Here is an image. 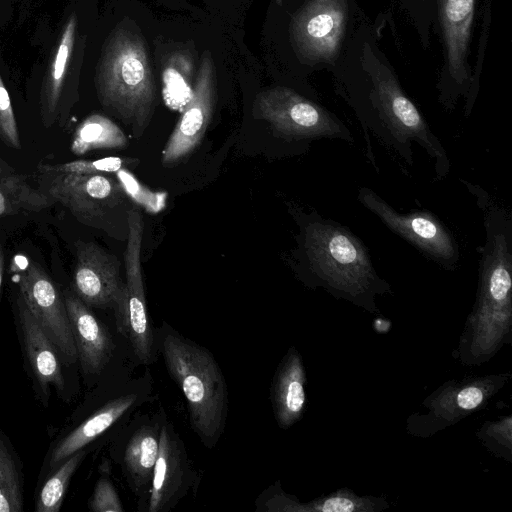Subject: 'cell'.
<instances>
[{
	"label": "cell",
	"mask_w": 512,
	"mask_h": 512,
	"mask_svg": "<svg viewBox=\"0 0 512 512\" xmlns=\"http://www.w3.org/2000/svg\"><path fill=\"white\" fill-rule=\"evenodd\" d=\"M295 215L300 227L297 266L304 283L369 313H379L377 296L394 292L378 274L364 242L347 226L317 211Z\"/></svg>",
	"instance_id": "1"
},
{
	"label": "cell",
	"mask_w": 512,
	"mask_h": 512,
	"mask_svg": "<svg viewBox=\"0 0 512 512\" xmlns=\"http://www.w3.org/2000/svg\"><path fill=\"white\" fill-rule=\"evenodd\" d=\"M158 348L167 371L181 389L190 425L208 448L220 439L227 417V386L211 352L183 337L168 324L158 331Z\"/></svg>",
	"instance_id": "2"
},
{
	"label": "cell",
	"mask_w": 512,
	"mask_h": 512,
	"mask_svg": "<svg viewBox=\"0 0 512 512\" xmlns=\"http://www.w3.org/2000/svg\"><path fill=\"white\" fill-rule=\"evenodd\" d=\"M95 85L101 105L141 135L153 114L156 93L147 50L137 33L125 28L111 33L98 62Z\"/></svg>",
	"instance_id": "3"
},
{
	"label": "cell",
	"mask_w": 512,
	"mask_h": 512,
	"mask_svg": "<svg viewBox=\"0 0 512 512\" xmlns=\"http://www.w3.org/2000/svg\"><path fill=\"white\" fill-rule=\"evenodd\" d=\"M253 108L255 117L268 122L275 137L301 150L320 139L354 142L349 128L334 113L291 88L260 92Z\"/></svg>",
	"instance_id": "4"
},
{
	"label": "cell",
	"mask_w": 512,
	"mask_h": 512,
	"mask_svg": "<svg viewBox=\"0 0 512 512\" xmlns=\"http://www.w3.org/2000/svg\"><path fill=\"white\" fill-rule=\"evenodd\" d=\"M511 378L510 372H502L445 381L424 398L419 410L407 416L406 432L422 439L436 435L485 409Z\"/></svg>",
	"instance_id": "5"
},
{
	"label": "cell",
	"mask_w": 512,
	"mask_h": 512,
	"mask_svg": "<svg viewBox=\"0 0 512 512\" xmlns=\"http://www.w3.org/2000/svg\"><path fill=\"white\" fill-rule=\"evenodd\" d=\"M358 201L393 233L409 242L441 268L458 267L459 245L452 232L431 211L413 209L399 212L369 187L358 189Z\"/></svg>",
	"instance_id": "6"
},
{
	"label": "cell",
	"mask_w": 512,
	"mask_h": 512,
	"mask_svg": "<svg viewBox=\"0 0 512 512\" xmlns=\"http://www.w3.org/2000/svg\"><path fill=\"white\" fill-rule=\"evenodd\" d=\"M127 222L126 283L112 308L118 331L128 340L136 359L146 365L154 359L155 340L148 316L140 261L144 223L136 209L128 212Z\"/></svg>",
	"instance_id": "7"
},
{
	"label": "cell",
	"mask_w": 512,
	"mask_h": 512,
	"mask_svg": "<svg viewBox=\"0 0 512 512\" xmlns=\"http://www.w3.org/2000/svg\"><path fill=\"white\" fill-rule=\"evenodd\" d=\"M38 173L39 189L89 225L99 221L125 196L121 184L106 174Z\"/></svg>",
	"instance_id": "8"
},
{
	"label": "cell",
	"mask_w": 512,
	"mask_h": 512,
	"mask_svg": "<svg viewBox=\"0 0 512 512\" xmlns=\"http://www.w3.org/2000/svg\"><path fill=\"white\" fill-rule=\"evenodd\" d=\"M56 347L61 360H78L64 298L36 263L27 264L18 281V296Z\"/></svg>",
	"instance_id": "9"
},
{
	"label": "cell",
	"mask_w": 512,
	"mask_h": 512,
	"mask_svg": "<svg viewBox=\"0 0 512 512\" xmlns=\"http://www.w3.org/2000/svg\"><path fill=\"white\" fill-rule=\"evenodd\" d=\"M215 80L214 62L207 51L202 55L192 95L163 149V165H175L201 142L213 114Z\"/></svg>",
	"instance_id": "10"
},
{
	"label": "cell",
	"mask_w": 512,
	"mask_h": 512,
	"mask_svg": "<svg viewBox=\"0 0 512 512\" xmlns=\"http://www.w3.org/2000/svg\"><path fill=\"white\" fill-rule=\"evenodd\" d=\"M193 479V470L183 441L173 424L165 418L145 510L170 511L186 495Z\"/></svg>",
	"instance_id": "11"
},
{
	"label": "cell",
	"mask_w": 512,
	"mask_h": 512,
	"mask_svg": "<svg viewBox=\"0 0 512 512\" xmlns=\"http://www.w3.org/2000/svg\"><path fill=\"white\" fill-rule=\"evenodd\" d=\"M344 0H311L291 22V35L298 52L308 59L335 57L344 34Z\"/></svg>",
	"instance_id": "12"
},
{
	"label": "cell",
	"mask_w": 512,
	"mask_h": 512,
	"mask_svg": "<svg viewBox=\"0 0 512 512\" xmlns=\"http://www.w3.org/2000/svg\"><path fill=\"white\" fill-rule=\"evenodd\" d=\"M72 286L87 306L113 307L124 287L117 258L93 242H77Z\"/></svg>",
	"instance_id": "13"
},
{
	"label": "cell",
	"mask_w": 512,
	"mask_h": 512,
	"mask_svg": "<svg viewBox=\"0 0 512 512\" xmlns=\"http://www.w3.org/2000/svg\"><path fill=\"white\" fill-rule=\"evenodd\" d=\"M17 324L27 367L38 398L49 400L50 386L65 393L59 353L31 312L17 297Z\"/></svg>",
	"instance_id": "14"
},
{
	"label": "cell",
	"mask_w": 512,
	"mask_h": 512,
	"mask_svg": "<svg viewBox=\"0 0 512 512\" xmlns=\"http://www.w3.org/2000/svg\"><path fill=\"white\" fill-rule=\"evenodd\" d=\"M64 302L82 371L88 376L99 375L112 357V338L105 326L74 293L67 292Z\"/></svg>",
	"instance_id": "15"
},
{
	"label": "cell",
	"mask_w": 512,
	"mask_h": 512,
	"mask_svg": "<svg viewBox=\"0 0 512 512\" xmlns=\"http://www.w3.org/2000/svg\"><path fill=\"white\" fill-rule=\"evenodd\" d=\"M164 419L165 414L160 410L153 419L137 425L123 450V473L131 490L142 499H147L150 490Z\"/></svg>",
	"instance_id": "16"
},
{
	"label": "cell",
	"mask_w": 512,
	"mask_h": 512,
	"mask_svg": "<svg viewBox=\"0 0 512 512\" xmlns=\"http://www.w3.org/2000/svg\"><path fill=\"white\" fill-rule=\"evenodd\" d=\"M306 370L295 346H291L275 372L271 386V403L275 420L282 429L296 424L306 408Z\"/></svg>",
	"instance_id": "17"
},
{
	"label": "cell",
	"mask_w": 512,
	"mask_h": 512,
	"mask_svg": "<svg viewBox=\"0 0 512 512\" xmlns=\"http://www.w3.org/2000/svg\"><path fill=\"white\" fill-rule=\"evenodd\" d=\"M77 18L72 14L65 23L57 50L47 68L40 93V117L46 128L65 123L64 85L72 58Z\"/></svg>",
	"instance_id": "18"
},
{
	"label": "cell",
	"mask_w": 512,
	"mask_h": 512,
	"mask_svg": "<svg viewBox=\"0 0 512 512\" xmlns=\"http://www.w3.org/2000/svg\"><path fill=\"white\" fill-rule=\"evenodd\" d=\"M138 403V393L123 394L107 402L56 444L50 454V468H56L69 456L94 441Z\"/></svg>",
	"instance_id": "19"
},
{
	"label": "cell",
	"mask_w": 512,
	"mask_h": 512,
	"mask_svg": "<svg viewBox=\"0 0 512 512\" xmlns=\"http://www.w3.org/2000/svg\"><path fill=\"white\" fill-rule=\"evenodd\" d=\"M475 0H441V20L448 51L449 72L456 84L465 85L466 49Z\"/></svg>",
	"instance_id": "20"
},
{
	"label": "cell",
	"mask_w": 512,
	"mask_h": 512,
	"mask_svg": "<svg viewBox=\"0 0 512 512\" xmlns=\"http://www.w3.org/2000/svg\"><path fill=\"white\" fill-rule=\"evenodd\" d=\"M53 201L0 158V217L40 212Z\"/></svg>",
	"instance_id": "21"
},
{
	"label": "cell",
	"mask_w": 512,
	"mask_h": 512,
	"mask_svg": "<svg viewBox=\"0 0 512 512\" xmlns=\"http://www.w3.org/2000/svg\"><path fill=\"white\" fill-rule=\"evenodd\" d=\"M127 144V136L116 123L101 114H92L76 127L70 150L84 155L94 150L123 149Z\"/></svg>",
	"instance_id": "22"
},
{
	"label": "cell",
	"mask_w": 512,
	"mask_h": 512,
	"mask_svg": "<svg viewBox=\"0 0 512 512\" xmlns=\"http://www.w3.org/2000/svg\"><path fill=\"white\" fill-rule=\"evenodd\" d=\"M390 507L385 495H357L343 487L308 502H297L296 512H381Z\"/></svg>",
	"instance_id": "23"
},
{
	"label": "cell",
	"mask_w": 512,
	"mask_h": 512,
	"mask_svg": "<svg viewBox=\"0 0 512 512\" xmlns=\"http://www.w3.org/2000/svg\"><path fill=\"white\" fill-rule=\"evenodd\" d=\"M23 508L22 464L0 430V512H22Z\"/></svg>",
	"instance_id": "24"
},
{
	"label": "cell",
	"mask_w": 512,
	"mask_h": 512,
	"mask_svg": "<svg viewBox=\"0 0 512 512\" xmlns=\"http://www.w3.org/2000/svg\"><path fill=\"white\" fill-rule=\"evenodd\" d=\"M86 455L80 449L62 461L55 472L46 480L37 496L36 512H58L64 502L65 494L72 476Z\"/></svg>",
	"instance_id": "25"
},
{
	"label": "cell",
	"mask_w": 512,
	"mask_h": 512,
	"mask_svg": "<svg viewBox=\"0 0 512 512\" xmlns=\"http://www.w3.org/2000/svg\"><path fill=\"white\" fill-rule=\"evenodd\" d=\"M475 436L493 457L512 463L511 414L484 421L476 430Z\"/></svg>",
	"instance_id": "26"
},
{
	"label": "cell",
	"mask_w": 512,
	"mask_h": 512,
	"mask_svg": "<svg viewBox=\"0 0 512 512\" xmlns=\"http://www.w3.org/2000/svg\"><path fill=\"white\" fill-rule=\"evenodd\" d=\"M134 159L106 157L96 160H75L59 164H41L39 171L76 174H108L120 171L124 166L133 164Z\"/></svg>",
	"instance_id": "27"
},
{
	"label": "cell",
	"mask_w": 512,
	"mask_h": 512,
	"mask_svg": "<svg viewBox=\"0 0 512 512\" xmlns=\"http://www.w3.org/2000/svg\"><path fill=\"white\" fill-rule=\"evenodd\" d=\"M193 62L189 55L183 52L173 53L166 61L162 79L166 92L174 93L179 89H185L192 94L191 79Z\"/></svg>",
	"instance_id": "28"
},
{
	"label": "cell",
	"mask_w": 512,
	"mask_h": 512,
	"mask_svg": "<svg viewBox=\"0 0 512 512\" xmlns=\"http://www.w3.org/2000/svg\"><path fill=\"white\" fill-rule=\"evenodd\" d=\"M0 139L8 146L21 147L17 121L9 93L0 75Z\"/></svg>",
	"instance_id": "29"
},
{
	"label": "cell",
	"mask_w": 512,
	"mask_h": 512,
	"mask_svg": "<svg viewBox=\"0 0 512 512\" xmlns=\"http://www.w3.org/2000/svg\"><path fill=\"white\" fill-rule=\"evenodd\" d=\"M93 512H123L124 508L113 484L107 478H100L89 501Z\"/></svg>",
	"instance_id": "30"
},
{
	"label": "cell",
	"mask_w": 512,
	"mask_h": 512,
	"mask_svg": "<svg viewBox=\"0 0 512 512\" xmlns=\"http://www.w3.org/2000/svg\"><path fill=\"white\" fill-rule=\"evenodd\" d=\"M3 272H4V251L0 244V291L3 280Z\"/></svg>",
	"instance_id": "31"
}]
</instances>
